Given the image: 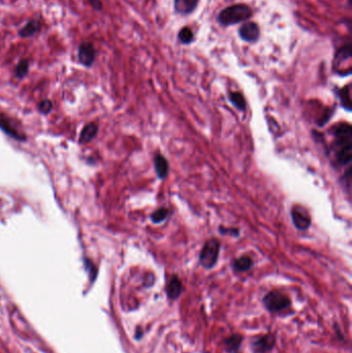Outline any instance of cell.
Segmentation results:
<instances>
[{
  "mask_svg": "<svg viewBox=\"0 0 352 353\" xmlns=\"http://www.w3.org/2000/svg\"><path fill=\"white\" fill-rule=\"evenodd\" d=\"M332 149L336 163L340 166L349 165L352 159V127L349 123H340L333 128Z\"/></svg>",
  "mask_w": 352,
  "mask_h": 353,
  "instance_id": "obj_1",
  "label": "cell"
},
{
  "mask_svg": "<svg viewBox=\"0 0 352 353\" xmlns=\"http://www.w3.org/2000/svg\"><path fill=\"white\" fill-rule=\"evenodd\" d=\"M251 16V10L246 5H234L226 8L219 14L218 20L223 25H233L244 22Z\"/></svg>",
  "mask_w": 352,
  "mask_h": 353,
  "instance_id": "obj_2",
  "label": "cell"
},
{
  "mask_svg": "<svg viewBox=\"0 0 352 353\" xmlns=\"http://www.w3.org/2000/svg\"><path fill=\"white\" fill-rule=\"evenodd\" d=\"M221 244L217 239L208 240L199 253V264L202 268L210 270L218 262Z\"/></svg>",
  "mask_w": 352,
  "mask_h": 353,
  "instance_id": "obj_3",
  "label": "cell"
},
{
  "mask_svg": "<svg viewBox=\"0 0 352 353\" xmlns=\"http://www.w3.org/2000/svg\"><path fill=\"white\" fill-rule=\"evenodd\" d=\"M264 304L270 312H279L290 306V300L286 294L274 290L264 297Z\"/></svg>",
  "mask_w": 352,
  "mask_h": 353,
  "instance_id": "obj_4",
  "label": "cell"
},
{
  "mask_svg": "<svg viewBox=\"0 0 352 353\" xmlns=\"http://www.w3.org/2000/svg\"><path fill=\"white\" fill-rule=\"evenodd\" d=\"M291 218L294 226L299 230H306L311 225V218L306 209L295 206L291 210Z\"/></svg>",
  "mask_w": 352,
  "mask_h": 353,
  "instance_id": "obj_5",
  "label": "cell"
},
{
  "mask_svg": "<svg viewBox=\"0 0 352 353\" xmlns=\"http://www.w3.org/2000/svg\"><path fill=\"white\" fill-rule=\"evenodd\" d=\"M0 129L6 133L8 136L18 140V141H25L26 137L24 134L18 130L12 118L5 114H0Z\"/></svg>",
  "mask_w": 352,
  "mask_h": 353,
  "instance_id": "obj_6",
  "label": "cell"
},
{
  "mask_svg": "<svg viewBox=\"0 0 352 353\" xmlns=\"http://www.w3.org/2000/svg\"><path fill=\"white\" fill-rule=\"evenodd\" d=\"M276 340L272 334H265L262 337H257L252 342V350L255 353H268L275 346Z\"/></svg>",
  "mask_w": 352,
  "mask_h": 353,
  "instance_id": "obj_7",
  "label": "cell"
},
{
  "mask_svg": "<svg viewBox=\"0 0 352 353\" xmlns=\"http://www.w3.org/2000/svg\"><path fill=\"white\" fill-rule=\"evenodd\" d=\"M79 60L80 62L89 67L95 60V49L90 43H82L79 47Z\"/></svg>",
  "mask_w": 352,
  "mask_h": 353,
  "instance_id": "obj_8",
  "label": "cell"
},
{
  "mask_svg": "<svg viewBox=\"0 0 352 353\" xmlns=\"http://www.w3.org/2000/svg\"><path fill=\"white\" fill-rule=\"evenodd\" d=\"M240 36L242 37V39L246 42H256L259 39V35H261V32H259V27L252 22L246 23L244 24L242 27L240 28L239 30Z\"/></svg>",
  "mask_w": 352,
  "mask_h": 353,
  "instance_id": "obj_9",
  "label": "cell"
},
{
  "mask_svg": "<svg viewBox=\"0 0 352 353\" xmlns=\"http://www.w3.org/2000/svg\"><path fill=\"white\" fill-rule=\"evenodd\" d=\"M350 60H351V53H350V46H346L342 48L341 50L338 51L336 57H335V65H336V71L339 74H342V69H343V64L349 68H351L350 65Z\"/></svg>",
  "mask_w": 352,
  "mask_h": 353,
  "instance_id": "obj_10",
  "label": "cell"
},
{
  "mask_svg": "<svg viewBox=\"0 0 352 353\" xmlns=\"http://www.w3.org/2000/svg\"><path fill=\"white\" fill-rule=\"evenodd\" d=\"M154 167H155V173L158 177V179L163 180L169 175L170 172V166L169 162L166 160V158L161 155V154H156L154 157Z\"/></svg>",
  "mask_w": 352,
  "mask_h": 353,
  "instance_id": "obj_11",
  "label": "cell"
},
{
  "mask_svg": "<svg viewBox=\"0 0 352 353\" xmlns=\"http://www.w3.org/2000/svg\"><path fill=\"white\" fill-rule=\"evenodd\" d=\"M182 282L177 276H173L171 280L169 281L168 285H166V294H168L169 299L171 300H176L180 296L182 292Z\"/></svg>",
  "mask_w": 352,
  "mask_h": 353,
  "instance_id": "obj_12",
  "label": "cell"
},
{
  "mask_svg": "<svg viewBox=\"0 0 352 353\" xmlns=\"http://www.w3.org/2000/svg\"><path fill=\"white\" fill-rule=\"evenodd\" d=\"M197 3L198 0H175V10L179 14L187 15L195 10Z\"/></svg>",
  "mask_w": 352,
  "mask_h": 353,
  "instance_id": "obj_13",
  "label": "cell"
},
{
  "mask_svg": "<svg viewBox=\"0 0 352 353\" xmlns=\"http://www.w3.org/2000/svg\"><path fill=\"white\" fill-rule=\"evenodd\" d=\"M253 262L251 257L247 256V255H243L239 258H236L232 262V270L236 273H243V272H247L252 268Z\"/></svg>",
  "mask_w": 352,
  "mask_h": 353,
  "instance_id": "obj_14",
  "label": "cell"
},
{
  "mask_svg": "<svg viewBox=\"0 0 352 353\" xmlns=\"http://www.w3.org/2000/svg\"><path fill=\"white\" fill-rule=\"evenodd\" d=\"M98 132V127L95 123H89L87 124L81 133L80 137V142L81 143H88L92 139H93Z\"/></svg>",
  "mask_w": 352,
  "mask_h": 353,
  "instance_id": "obj_15",
  "label": "cell"
},
{
  "mask_svg": "<svg viewBox=\"0 0 352 353\" xmlns=\"http://www.w3.org/2000/svg\"><path fill=\"white\" fill-rule=\"evenodd\" d=\"M228 98L230 100V102L240 110H245L247 103H246V99L244 97V95L241 92H237V91H230L228 94Z\"/></svg>",
  "mask_w": 352,
  "mask_h": 353,
  "instance_id": "obj_16",
  "label": "cell"
},
{
  "mask_svg": "<svg viewBox=\"0 0 352 353\" xmlns=\"http://www.w3.org/2000/svg\"><path fill=\"white\" fill-rule=\"evenodd\" d=\"M41 29V24L38 21H30L28 22L20 31H19V35L21 37H30L34 34L38 33Z\"/></svg>",
  "mask_w": 352,
  "mask_h": 353,
  "instance_id": "obj_17",
  "label": "cell"
},
{
  "mask_svg": "<svg viewBox=\"0 0 352 353\" xmlns=\"http://www.w3.org/2000/svg\"><path fill=\"white\" fill-rule=\"evenodd\" d=\"M339 97L342 103V106L345 107L347 110H351V96H350V86L347 85L346 87L342 88L339 91Z\"/></svg>",
  "mask_w": 352,
  "mask_h": 353,
  "instance_id": "obj_18",
  "label": "cell"
},
{
  "mask_svg": "<svg viewBox=\"0 0 352 353\" xmlns=\"http://www.w3.org/2000/svg\"><path fill=\"white\" fill-rule=\"evenodd\" d=\"M242 336H240V334H232L231 337H229L226 341H225V346H226V349L227 351L229 352H236L241 343H242Z\"/></svg>",
  "mask_w": 352,
  "mask_h": 353,
  "instance_id": "obj_19",
  "label": "cell"
},
{
  "mask_svg": "<svg viewBox=\"0 0 352 353\" xmlns=\"http://www.w3.org/2000/svg\"><path fill=\"white\" fill-rule=\"evenodd\" d=\"M170 215V211L169 209L166 208H160L157 211H155L154 213H152L151 215V220L155 224H159V223H162L163 221H165L168 219Z\"/></svg>",
  "mask_w": 352,
  "mask_h": 353,
  "instance_id": "obj_20",
  "label": "cell"
},
{
  "mask_svg": "<svg viewBox=\"0 0 352 353\" xmlns=\"http://www.w3.org/2000/svg\"><path fill=\"white\" fill-rule=\"evenodd\" d=\"M179 39L183 44H190L193 41V33L190 28L185 27L179 33Z\"/></svg>",
  "mask_w": 352,
  "mask_h": 353,
  "instance_id": "obj_21",
  "label": "cell"
},
{
  "mask_svg": "<svg viewBox=\"0 0 352 353\" xmlns=\"http://www.w3.org/2000/svg\"><path fill=\"white\" fill-rule=\"evenodd\" d=\"M29 69V63L27 60H22L19 64H18L16 68V77L19 79H23Z\"/></svg>",
  "mask_w": 352,
  "mask_h": 353,
  "instance_id": "obj_22",
  "label": "cell"
},
{
  "mask_svg": "<svg viewBox=\"0 0 352 353\" xmlns=\"http://www.w3.org/2000/svg\"><path fill=\"white\" fill-rule=\"evenodd\" d=\"M52 106H53V104H52V102L50 100H44V101L40 102V104H39L40 110L44 114L50 113V110L52 109Z\"/></svg>",
  "mask_w": 352,
  "mask_h": 353,
  "instance_id": "obj_23",
  "label": "cell"
},
{
  "mask_svg": "<svg viewBox=\"0 0 352 353\" xmlns=\"http://www.w3.org/2000/svg\"><path fill=\"white\" fill-rule=\"evenodd\" d=\"M219 232H221L222 234H230L232 233V236L238 237L239 236V229L238 228H225V227H220L219 228Z\"/></svg>",
  "mask_w": 352,
  "mask_h": 353,
  "instance_id": "obj_24",
  "label": "cell"
},
{
  "mask_svg": "<svg viewBox=\"0 0 352 353\" xmlns=\"http://www.w3.org/2000/svg\"><path fill=\"white\" fill-rule=\"evenodd\" d=\"M89 2H90V5L92 6V8H93L94 10L100 11L102 9L101 0H89Z\"/></svg>",
  "mask_w": 352,
  "mask_h": 353,
  "instance_id": "obj_25",
  "label": "cell"
}]
</instances>
